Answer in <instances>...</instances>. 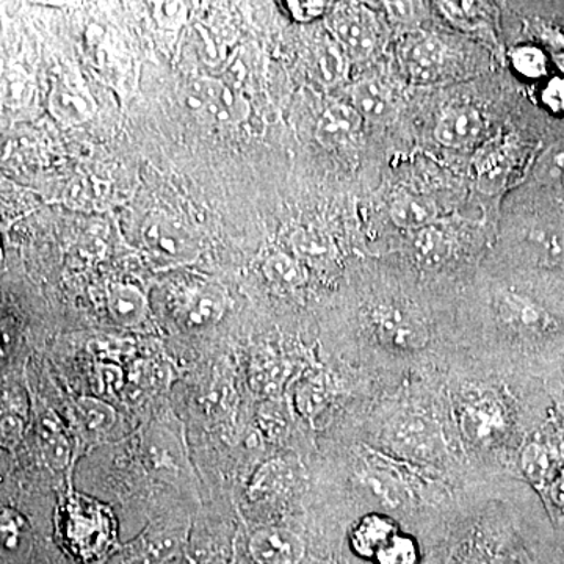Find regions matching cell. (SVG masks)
Listing matches in <instances>:
<instances>
[{
    "label": "cell",
    "instance_id": "cell-6",
    "mask_svg": "<svg viewBox=\"0 0 564 564\" xmlns=\"http://www.w3.org/2000/svg\"><path fill=\"white\" fill-rule=\"evenodd\" d=\"M502 321L514 332L529 337H541L555 329V321L540 304L519 293H503L499 299Z\"/></svg>",
    "mask_w": 564,
    "mask_h": 564
},
{
    "label": "cell",
    "instance_id": "cell-9",
    "mask_svg": "<svg viewBox=\"0 0 564 564\" xmlns=\"http://www.w3.org/2000/svg\"><path fill=\"white\" fill-rule=\"evenodd\" d=\"M351 106L361 115L362 120L372 122L389 121L395 111L391 90L378 77H364L356 82L351 91Z\"/></svg>",
    "mask_w": 564,
    "mask_h": 564
},
{
    "label": "cell",
    "instance_id": "cell-10",
    "mask_svg": "<svg viewBox=\"0 0 564 564\" xmlns=\"http://www.w3.org/2000/svg\"><path fill=\"white\" fill-rule=\"evenodd\" d=\"M389 214L399 228L417 232L434 225L437 218V206L426 195L403 192L392 199Z\"/></svg>",
    "mask_w": 564,
    "mask_h": 564
},
{
    "label": "cell",
    "instance_id": "cell-21",
    "mask_svg": "<svg viewBox=\"0 0 564 564\" xmlns=\"http://www.w3.org/2000/svg\"><path fill=\"white\" fill-rule=\"evenodd\" d=\"M111 313L122 323L139 322L144 313L143 296L131 288H121L113 292L110 300Z\"/></svg>",
    "mask_w": 564,
    "mask_h": 564
},
{
    "label": "cell",
    "instance_id": "cell-23",
    "mask_svg": "<svg viewBox=\"0 0 564 564\" xmlns=\"http://www.w3.org/2000/svg\"><path fill=\"white\" fill-rule=\"evenodd\" d=\"M24 521L17 511L10 508H0V545L14 549L20 544Z\"/></svg>",
    "mask_w": 564,
    "mask_h": 564
},
{
    "label": "cell",
    "instance_id": "cell-3",
    "mask_svg": "<svg viewBox=\"0 0 564 564\" xmlns=\"http://www.w3.org/2000/svg\"><path fill=\"white\" fill-rule=\"evenodd\" d=\"M370 328L392 350L414 351L429 343L425 325L411 311L395 304H380L369 317Z\"/></svg>",
    "mask_w": 564,
    "mask_h": 564
},
{
    "label": "cell",
    "instance_id": "cell-18",
    "mask_svg": "<svg viewBox=\"0 0 564 564\" xmlns=\"http://www.w3.org/2000/svg\"><path fill=\"white\" fill-rule=\"evenodd\" d=\"M40 440L43 445L44 458L55 469H61L68 463L69 444L57 419L51 413L40 419Z\"/></svg>",
    "mask_w": 564,
    "mask_h": 564
},
{
    "label": "cell",
    "instance_id": "cell-16",
    "mask_svg": "<svg viewBox=\"0 0 564 564\" xmlns=\"http://www.w3.org/2000/svg\"><path fill=\"white\" fill-rule=\"evenodd\" d=\"M177 538L166 533H151L133 545L124 564H162L174 554Z\"/></svg>",
    "mask_w": 564,
    "mask_h": 564
},
{
    "label": "cell",
    "instance_id": "cell-8",
    "mask_svg": "<svg viewBox=\"0 0 564 564\" xmlns=\"http://www.w3.org/2000/svg\"><path fill=\"white\" fill-rule=\"evenodd\" d=\"M485 121L474 107H455L445 111L434 129V139L445 148L464 150L473 147L484 135Z\"/></svg>",
    "mask_w": 564,
    "mask_h": 564
},
{
    "label": "cell",
    "instance_id": "cell-30",
    "mask_svg": "<svg viewBox=\"0 0 564 564\" xmlns=\"http://www.w3.org/2000/svg\"><path fill=\"white\" fill-rule=\"evenodd\" d=\"M547 488L549 494H551L552 503L564 513V473H558Z\"/></svg>",
    "mask_w": 564,
    "mask_h": 564
},
{
    "label": "cell",
    "instance_id": "cell-7",
    "mask_svg": "<svg viewBox=\"0 0 564 564\" xmlns=\"http://www.w3.org/2000/svg\"><path fill=\"white\" fill-rule=\"evenodd\" d=\"M250 552L259 564H299L304 544L291 530L269 527L252 534Z\"/></svg>",
    "mask_w": 564,
    "mask_h": 564
},
{
    "label": "cell",
    "instance_id": "cell-17",
    "mask_svg": "<svg viewBox=\"0 0 564 564\" xmlns=\"http://www.w3.org/2000/svg\"><path fill=\"white\" fill-rule=\"evenodd\" d=\"M77 414L84 425V432L91 437L107 436L117 423L113 408L91 397H84L77 402Z\"/></svg>",
    "mask_w": 564,
    "mask_h": 564
},
{
    "label": "cell",
    "instance_id": "cell-15",
    "mask_svg": "<svg viewBox=\"0 0 564 564\" xmlns=\"http://www.w3.org/2000/svg\"><path fill=\"white\" fill-rule=\"evenodd\" d=\"M521 464L530 484L538 488H547L560 473L558 456L543 444L527 445Z\"/></svg>",
    "mask_w": 564,
    "mask_h": 564
},
{
    "label": "cell",
    "instance_id": "cell-22",
    "mask_svg": "<svg viewBox=\"0 0 564 564\" xmlns=\"http://www.w3.org/2000/svg\"><path fill=\"white\" fill-rule=\"evenodd\" d=\"M513 63L525 77H541L547 68L543 52L536 47H521L513 54Z\"/></svg>",
    "mask_w": 564,
    "mask_h": 564
},
{
    "label": "cell",
    "instance_id": "cell-24",
    "mask_svg": "<svg viewBox=\"0 0 564 564\" xmlns=\"http://www.w3.org/2000/svg\"><path fill=\"white\" fill-rule=\"evenodd\" d=\"M267 273H269L273 281L280 282V284L293 285L300 284L303 281V274L300 272L299 267L284 258L273 259L269 267H267Z\"/></svg>",
    "mask_w": 564,
    "mask_h": 564
},
{
    "label": "cell",
    "instance_id": "cell-26",
    "mask_svg": "<svg viewBox=\"0 0 564 564\" xmlns=\"http://www.w3.org/2000/svg\"><path fill=\"white\" fill-rule=\"evenodd\" d=\"M22 432H24V422H22L20 415L14 413L0 414V445L14 447L20 443Z\"/></svg>",
    "mask_w": 564,
    "mask_h": 564
},
{
    "label": "cell",
    "instance_id": "cell-2",
    "mask_svg": "<svg viewBox=\"0 0 564 564\" xmlns=\"http://www.w3.org/2000/svg\"><path fill=\"white\" fill-rule=\"evenodd\" d=\"M448 50L440 36L415 31L408 33L399 46V61L410 80L433 84L445 73Z\"/></svg>",
    "mask_w": 564,
    "mask_h": 564
},
{
    "label": "cell",
    "instance_id": "cell-27",
    "mask_svg": "<svg viewBox=\"0 0 564 564\" xmlns=\"http://www.w3.org/2000/svg\"><path fill=\"white\" fill-rule=\"evenodd\" d=\"M419 6L421 3L414 2H386L384 9L388 11L389 17L392 21L402 22V24H411L417 20Z\"/></svg>",
    "mask_w": 564,
    "mask_h": 564
},
{
    "label": "cell",
    "instance_id": "cell-29",
    "mask_svg": "<svg viewBox=\"0 0 564 564\" xmlns=\"http://www.w3.org/2000/svg\"><path fill=\"white\" fill-rule=\"evenodd\" d=\"M307 247H300L302 251L306 252V254L315 256L317 259H329L332 258V243L328 240L323 239V237L313 236L304 242Z\"/></svg>",
    "mask_w": 564,
    "mask_h": 564
},
{
    "label": "cell",
    "instance_id": "cell-13",
    "mask_svg": "<svg viewBox=\"0 0 564 564\" xmlns=\"http://www.w3.org/2000/svg\"><path fill=\"white\" fill-rule=\"evenodd\" d=\"M362 484L384 503L397 507L406 500V486L389 464L369 462L361 473Z\"/></svg>",
    "mask_w": 564,
    "mask_h": 564
},
{
    "label": "cell",
    "instance_id": "cell-31",
    "mask_svg": "<svg viewBox=\"0 0 564 564\" xmlns=\"http://www.w3.org/2000/svg\"><path fill=\"white\" fill-rule=\"evenodd\" d=\"M488 564H527L519 555H499Z\"/></svg>",
    "mask_w": 564,
    "mask_h": 564
},
{
    "label": "cell",
    "instance_id": "cell-5",
    "mask_svg": "<svg viewBox=\"0 0 564 564\" xmlns=\"http://www.w3.org/2000/svg\"><path fill=\"white\" fill-rule=\"evenodd\" d=\"M463 429L475 443H491L507 429V411L496 393L477 392L464 400Z\"/></svg>",
    "mask_w": 564,
    "mask_h": 564
},
{
    "label": "cell",
    "instance_id": "cell-11",
    "mask_svg": "<svg viewBox=\"0 0 564 564\" xmlns=\"http://www.w3.org/2000/svg\"><path fill=\"white\" fill-rule=\"evenodd\" d=\"M399 533L393 519L384 514H367L351 530L352 551L364 558H375L392 536Z\"/></svg>",
    "mask_w": 564,
    "mask_h": 564
},
{
    "label": "cell",
    "instance_id": "cell-12",
    "mask_svg": "<svg viewBox=\"0 0 564 564\" xmlns=\"http://www.w3.org/2000/svg\"><path fill=\"white\" fill-rule=\"evenodd\" d=\"M362 121L361 115L355 110L351 104L350 106L337 104L323 115L318 135L323 143L334 144V147L351 143L361 131Z\"/></svg>",
    "mask_w": 564,
    "mask_h": 564
},
{
    "label": "cell",
    "instance_id": "cell-32",
    "mask_svg": "<svg viewBox=\"0 0 564 564\" xmlns=\"http://www.w3.org/2000/svg\"><path fill=\"white\" fill-rule=\"evenodd\" d=\"M562 421H563V425H564V406H563V410H562Z\"/></svg>",
    "mask_w": 564,
    "mask_h": 564
},
{
    "label": "cell",
    "instance_id": "cell-19",
    "mask_svg": "<svg viewBox=\"0 0 564 564\" xmlns=\"http://www.w3.org/2000/svg\"><path fill=\"white\" fill-rule=\"evenodd\" d=\"M414 250L419 261L425 265H433L445 259L451 250V243L445 234L432 225L415 232Z\"/></svg>",
    "mask_w": 564,
    "mask_h": 564
},
{
    "label": "cell",
    "instance_id": "cell-4",
    "mask_svg": "<svg viewBox=\"0 0 564 564\" xmlns=\"http://www.w3.org/2000/svg\"><path fill=\"white\" fill-rule=\"evenodd\" d=\"M388 437L399 454L423 462L440 455L443 447L440 429L429 419L415 414L400 415L389 429Z\"/></svg>",
    "mask_w": 564,
    "mask_h": 564
},
{
    "label": "cell",
    "instance_id": "cell-20",
    "mask_svg": "<svg viewBox=\"0 0 564 564\" xmlns=\"http://www.w3.org/2000/svg\"><path fill=\"white\" fill-rule=\"evenodd\" d=\"M375 560H377V564H419L421 554H419V547L413 538L404 533H397L375 555Z\"/></svg>",
    "mask_w": 564,
    "mask_h": 564
},
{
    "label": "cell",
    "instance_id": "cell-14",
    "mask_svg": "<svg viewBox=\"0 0 564 564\" xmlns=\"http://www.w3.org/2000/svg\"><path fill=\"white\" fill-rule=\"evenodd\" d=\"M295 485V474L288 463L274 459L263 464L252 478L250 496L254 500L276 499L281 494L291 491Z\"/></svg>",
    "mask_w": 564,
    "mask_h": 564
},
{
    "label": "cell",
    "instance_id": "cell-1",
    "mask_svg": "<svg viewBox=\"0 0 564 564\" xmlns=\"http://www.w3.org/2000/svg\"><path fill=\"white\" fill-rule=\"evenodd\" d=\"M336 43L352 61H367L383 46V28L364 3H340L329 14Z\"/></svg>",
    "mask_w": 564,
    "mask_h": 564
},
{
    "label": "cell",
    "instance_id": "cell-25",
    "mask_svg": "<svg viewBox=\"0 0 564 564\" xmlns=\"http://www.w3.org/2000/svg\"><path fill=\"white\" fill-rule=\"evenodd\" d=\"M284 6L285 10L291 13L293 20L310 22L323 17V14L329 10V6H332V3L313 2V0H310V2H292L291 0V2H284Z\"/></svg>",
    "mask_w": 564,
    "mask_h": 564
},
{
    "label": "cell",
    "instance_id": "cell-28",
    "mask_svg": "<svg viewBox=\"0 0 564 564\" xmlns=\"http://www.w3.org/2000/svg\"><path fill=\"white\" fill-rule=\"evenodd\" d=\"M545 106L554 111H564V79H554L543 93Z\"/></svg>",
    "mask_w": 564,
    "mask_h": 564
}]
</instances>
